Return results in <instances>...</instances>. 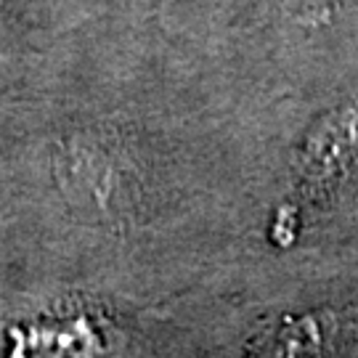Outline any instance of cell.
<instances>
[{"mask_svg": "<svg viewBox=\"0 0 358 358\" xmlns=\"http://www.w3.org/2000/svg\"><path fill=\"white\" fill-rule=\"evenodd\" d=\"M308 11L321 13H348L358 11V0H303Z\"/></svg>", "mask_w": 358, "mask_h": 358, "instance_id": "4", "label": "cell"}, {"mask_svg": "<svg viewBox=\"0 0 358 358\" xmlns=\"http://www.w3.org/2000/svg\"><path fill=\"white\" fill-rule=\"evenodd\" d=\"M358 189V96L310 117L287 159V196L273 213V242L289 244L316 213H329Z\"/></svg>", "mask_w": 358, "mask_h": 358, "instance_id": "1", "label": "cell"}, {"mask_svg": "<svg viewBox=\"0 0 358 358\" xmlns=\"http://www.w3.org/2000/svg\"><path fill=\"white\" fill-rule=\"evenodd\" d=\"M66 176L88 213L115 223L138 215L149 178L138 149L120 130L80 138L69 149Z\"/></svg>", "mask_w": 358, "mask_h": 358, "instance_id": "2", "label": "cell"}, {"mask_svg": "<svg viewBox=\"0 0 358 358\" xmlns=\"http://www.w3.org/2000/svg\"><path fill=\"white\" fill-rule=\"evenodd\" d=\"M358 350V303L284 313L247 340L250 356H327Z\"/></svg>", "mask_w": 358, "mask_h": 358, "instance_id": "3", "label": "cell"}]
</instances>
